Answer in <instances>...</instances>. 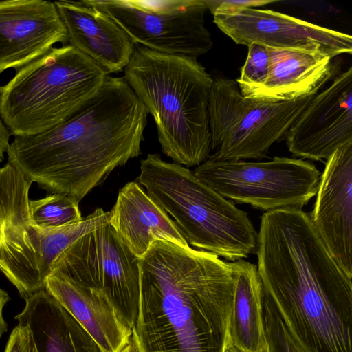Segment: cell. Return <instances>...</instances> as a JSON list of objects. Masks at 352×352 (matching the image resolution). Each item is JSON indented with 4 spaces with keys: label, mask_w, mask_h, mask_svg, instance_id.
<instances>
[{
    "label": "cell",
    "mask_w": 352,
    "mask_h": 352,
    "mask_svg": "<svg viewBox=\"0 0 352 352\" xmlns=\"http://www.w3.org/2000/svg\"><path fill=\"white\" fill-rule=\"evenodd\" d=\"M192 172L225 198L266 212L301 209L316 195L320 177L312 163L282 157L258 162L207 160Z\"/></svg>",
    "instance_id": "8"
},
{
    "label": "cell",
    "mask_w": 352,
    "mask_h": 352,
    "mask_svg": "<svg viewBox=\"0 0 352 352\" xmlns=\"http://www.w3.org/2000/svg\"><path fill=\"white\" fill-rule=\"evenodd\" d=\"M207 10L212 14L217 10L266 6L278 2L274 0H204Z\"/></svg>",
    "instance_id": "27"
},
{
    "label": "cell",
    "mask_w": 352,
    "mask_h": 352,
    "mask_svg": "<svg viewBox=\"0 0 352 352\" xmlns=\"http://www.w3.org/2000/svg\"><path fill=\"white\" fill-rule=\"evenodd\" d=\"M116 352H139L138 346L133 336V334L131 337L129 338V340Z\"/></svg>",
    "instance_id": "30"
},
{
    "label": "cell",
    "mask_w": 352,
    "mask_h": 352,
    "mask_svg": "<svg viewBox=\"0 0 352 352\" xmlns=\"http://www.w3.org/2000/svg\"><path fill=\"white\" fill-rule=\"evenodd\" d=\"M257 270L293 338L305 352H352V276L332 257L308 214L265 212Z\"/></svg>",
    "instance_id": "1"
},
{
    "label": "cell",
    "mask_w": 352,
    "mask_h": 352,
    "mask_svg": "<svg viewBox=\"0 0 352 352\" xmlns=\"http://www.w3.org/2000/svg\"><path fill=\"white\" fill-rule=\"evenodd\" d=\"M213 21L236 44L321 53L351 54V35L271 10L252 8L215 11Z\"/></svg>",
    "instance_id": "12"
},
{
    "label": "cell",
    "mask_w": 352,
    "mask_h": 352,
    "mask_svg": "<svg viewBox=\"0 0 352 352\" xmlns=\"http://www.w3.org/2000/svg\"><path fill=\"white\" fill-rule=\"evenodd\" d=\"M139 267L132 328L139 352H224L234 292L230 262L155 241Z\"/></svg>",
    "instance_id": "3"
},
{
    "label": "cell",
    "mask_w": 352,
    "mask_h": 352,
    "mask_svg": "<svg viewBox=\"0 0 352 352\" xmlns=\"http://www.w3.org/2000/svg\"><path fill=\"white\" fill-rule=\"evenodd\" d=\"M310 221L338 264L352 276V142L327 160Z\"/></svg>",
    "instance_id": "14"
},
{
    "label": "cell",
    "mask_w": 352,
    "mask_h": 352,
    "mask_svg": "<svg viewBox=\"0 0 352 352\" xmlns=\"http://www.w3.org/2000/svg\"><path fill=\"white\" fill-rule=\"evenodd\" d=\"M109 223L138 258L155 241L189 246L175 221L136 182L126 183L119 190Z\"/></svg>",
    "instance_id": "18"
},
{
    "label": "cell",
    "mask_w": 352,
    "mask_h": 352,
    "mask_svg": "<svg viewBox=\"0 0 352 352\" xmlns=\"http://www.w3.org/2000/svg\"><path fill=\"white\" fill-rule=\"evenodd\" d=\"M51 272L105 292L133 328L140 299L139 258L109 223L73 243L55 261Z\"/></svg>",
    "instance_id": "10"
},
{
    "label": "cell",
    "mask_w": 352,
    "mask_h": 352,
    "mask_svg": "<svg viewBox=\"0 0 352 352\" xmlns=\"http://www.w3.org/2000/svg\"><path fill=\"white\" fill-rule=\"evenodd\" d=\"M230 263L234 292L228 329L229 339L241 352H263V289L257 266L244 259Z\"/></svg>",
    "instance_id": "21"
},
{
    "label": "cell",
    "mask_w": 352,
    "mask_h": 352,
    "mask_svg": "<svg viewBox=\"0 0 352 352\" xmlns=\"http://www.w3.org/2000/svg\"><path fill=\"white\" fill-rule=\"evenodd\" d=\"M148 115L123 77L107 75L67 120L37 135L14 137L8 162L30 182L79 203L114 169L141 155Z\"/></svg>",
    "instance_id": "2"
},
{
    "label": "cell",
    "mask_w": 352,
    "mask_h": 352,
    "mask_svg": "<svg viewBox=\"0 0 352 352\" xmlns=\"http://www.w3.org/2000/svg\"><path fill=\"white\" fill-rule=\"evenodd\" d=\"M18 323L27 324L38 352H102L81 324L45 289L25 299Z\"/></svg>",
    "instance_id": "20"
},
{
    "label": "cell",
    "mask_w": 352,
    "mask_h": 352,
    "mask_svg": "<svg viewBox=\"0 0 352 352\" xmlns=\"http://www.w3.org/2000/svg\"><path fill=\"white\" fill-rule=\"evenodd\" d=\"M290 153L315 161L327 160L352 142V67L318 92L285 135Z\"/></svg>",
    "instance_id": "13"
},
{
    "label": "cell",
    "mask_w": 352,
    "mask_h": 352,
    "mask_svg": "<svg viewBox=\"0 0 352 352\" xmlns=\"http://www.w3.org/2000/svg\"><path fill=\"white\" fill-rule=\"evenodd\" d=\"M2 91V86L0 87V99ZM12 133L4 122L0 112V163L4 159V153L7 152L10 146V138Z\"/></svg>",
    "instance_id": "28"
},
{
    "label": "cell",
    "mask_w": 352,
    "mask_h": 352,
    "mask_svg": "<svg viewBox=\"0 0 352 352\" xmlns=\"http://www.w3.org/2000/svg\"><path fill=\"white\" fill-rule=\"evenodd\" d=\"M79 203L69 195L52 193L36 200H30V216L36 226L46 228H58L82 221Z\"/></svg>",
    "instance_id": "23"
},
{
    "label": "cell",
    "mask_w": 352,
    "mask_h": 352,
    "mask_svg": "<svg viewBox=\"0 0 352 352\" xmlns=\"http://www.w3.org/2000/svg\"><path fill=\"white\" fill-rule=\"evenodd\" d=\"M110 212L98 208L80 222L58 228L31 221L6 225L0 240V271L25 299L45 289L59 256L79 238L109 223Z\"/></svg>",
    "instance_id": "11"
},
{
    "label": "cell",
    "mask_w": 352,
    "mask_h": 352,
    "mask_svg": "<svg viewBox=\"0 0 352 352\" xmlns=\"http://www.w3.org/2000/svg\"><path fill=\"white\" fill-rule=\"evenodd\" d=\"M262 316L265 339L263 352H305L293 338L275 305L263 292Z\"/></svg>",
    "instance_id": "24"
},
{
    "label": "cell",
    "mask_w": 352,
    "mask_h": 352,
    "mask_svg": "<svg viewBox=\"0 0 352 352\" xmlns=\"http://www.w3.org/2000/svg\"><path fill=\"white\" fill-rule=\"evenodd\" d=\"M4 352H38L30 327L22 323L13 329Z\"/></svg>",
    "instance_id": "26"
},
{
    "label": "cell",
    "mask_w": 352,
    "mask_h": 352,
    "mask_svg": "<svg viewBox=\"0 0 352 352\" xmlns=\"http://www.w3.org/2000/svg\"><path fill=\"white\" fill-rule=\"evenodd\" d=\"M115 21L135 44L197 60L209 52L204 0H84Z\"/></svg>",
    "instance_id": "9"
},
{
    "label": "cell",
    "mask_w": 352,
    "mask_h": 352,
    "mask_svg": "<svg viewBox=\"0 0 352 352\" xmlns=\"http://www.w3.org/2000/svg\"><path fill=\"white\" fill-rule=\"evenodd\" d=\"M316 94L271 102L244 97L236 80L213 79L209 98L208 160L233 162L266 157L272 145L285 137Z\"/></svg>",
    "instance_id": "7"
},
{
    "label": "cell",
    "mask_w": 352,
    "mask_h": 352,
    "mask_svg": "<svg viewBox=\"0 0 352 352\" xmlns=\"http://www.w3.org/2000/svg\"><path fill=\"white\" fill-rule=\"evenodd\" d=\"M9 300L10 296L8 294L0 288V339L8 329L7 323L3 316V309Z\"/></svg>",
    "instance_id": "29"
},
{
    "label": "cell",
    "mask_w": 352,
    "mask_h": 352,
    "mask_svg": "<svg viewBox=\"0 0 352 352\" xmlns=\"http://www.w3.org/2000/svg\"><path fill=\"white\" fill-rule=\"evenodd\" d=\"M124 78L154 119L162 152L198 166L210 153L209 98L213 78L195 59L135 44Z\"/></svg>",
    "instance_id": "4"
},
{
    "label": "cell",
    "mask_w": 352,
    "mask_h": 352,
    "mask_svg": "<svg viewBox=\"0 0 352 352\" xmlns=\"http://www.w3.org/2000/svg\"><path fill=\"white\" fill-rule=\"evenodd\" d=\"M267 49V77L261 87L244 97L271 102L294 100L317 94L335 72L330 56L292 49Z\"/></svg>",
    "instance_id": "19"
},
{
    "label": "cell",
    "mask_w": 352,
    "mask_h": 352,
    "mask_svg": "<svg viewBox=\"0 0 352 352\" xmlns=\"http://www.w3.org/2000/svg\"><path fill=\"white\" fill-rule=\"evenodd\" d=\"M32 184L9 162L0 168V240L6 225L31 221L29 190Z\"/></svg>",
    "instance_id": "22"
},
{
    "label": "cell",
    "mask_w": 352,
    "mask_h": 352,
    "mask_svg": "<svg viewBox=\"0 0 352 352\" xmlns=\"http://www.w3.org/2000/svg\"><path fill=\"white\" fill-rule=\"evenodd\" d=\"M54 4L70 45L108 75L124 69L135 44L115 21L84 0L58 1Z\"/></svg>",
    "instance_id": "16"
},
{
    "label": "cell",
    "mask_w": 352,
    "mask_h": 352,
    "mask_svg": "<svg viewBox=\"0 0 352 352\" xmlns=\"http://www.w3.org/2000/svg\"><path fill=\"white\" fill-rule=\"evenodd\" d=\"M58 43L69 39L54 2L0 1V74L19 69Z\"/></svg>",
    "instance_id": "15"
},
{
    "label": "cell",
    "mask_w": 352,
    "mask_h": 352,
    "mask_svg": "<svg viewBox=\"0 0 352 352\" xmlns=\"http://www.w3.org/2000/svg\"><path fill=\"white\" fill-rule=\"evenodd\" d=\"M138 180L173 217L188 244L232 262L256 252L258 232L248 214L192 171L148 154L140 162Z\"/></svg>",
    "instance_id": "5"
},
{
    "label": "cell",
    "mask_w": 352,
    "mask_h": 352,
    "mask_svg": "<svg viewBox=\"0 0 352 352\" xmlns=\"http://www.w3.org/2000/svg\"><path fill=\"white\" fill-rule=\"evenodd\" d=\"M107 75L72 45L52 47L16 69L2 86V118L14 137L43 133L95 96Z\"/></svg>",
    "instance_id": "6"
},
{
    "label": "cell",
    "mask_w": 352,
    "mask_h": 352,
    "mask_svg": "<svg viewBox=\"0 0 352 352\" xmlns=\"http://www.w3.org/2000/svg\"><path fill=\"white\" fill-rule=\"evenodd\" d=\"M241 74L236 80L241 94L245 96L250 91L261 87L265 81L269 70V55L266 47L251 43Z\"/></svg>",
    "instance_id": "25"
},
{
    "label": "cell",
    "mask_w": 352,
    "mask_h": 352,
    "mask_svg": "<svg viewBox=\"0 0 352 352\" xmlns=\"http://www.w3.org/2000/svg\"><path fill=\"white\" fill-rule=\"evenodd\" d=\"M45 289L81 324L102 352H116L133 334L132 327L104 291L51 272Z\"/></svg>",
    "instance_id": "17"
},
{
    "label": "cell",
    "mask_w": 352,
    "mask_h": 352,
    "mask_svg": "<svg viewBox=\"0 0 352 352\" xmlns=\"http://www.w3.org/2000/svg\"><path fill=\"white\" fill-rule=\"evenodd\" d=\"M224 352H241L230 342L229 336H228L227 342Z\"/></svg>",
    "instance_id": "31"
}]
</instances>
